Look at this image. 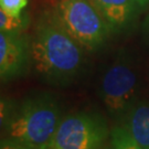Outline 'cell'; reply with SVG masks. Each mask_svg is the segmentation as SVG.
Here are the masks:
<instances>
[{
  "instance_id": "cell-2",
  "label": "cell",
  "mask_w": 149,
  "mask_h": 149,
  "mask_svg": "<svg viewBox=\"0 0 149 149\" xmlns=\"http://www.w3.org/2000/svg\"><path fill=\"white\" fill-rule=\"evenodd\" d=\"M61 118L50 95L29 98L9 123V137L34 149H50Z\"/></svg>"
},
{
  "instance_id": "cell-3",
  "label": "cell",
  "mask_w": 149,
  "mask_h": 149,
  "mask_svg": "<svg viewBox=\"0 0 149 149\" xmlns=\"http://www.w3.org/2000/svg\"><path fill=\"white\" fill-rule=\"evenodd\" d=\"M56 13L70 34L90 51L101 47L111 31L91 0H60Z\"/></svg>"
},
{
  "instance_id": "cell-6",
  "label": "cell",
  "mask_w": 149,
  "mask_h": 149,
  "mask_svg": "<svg viewBox=\"0 0 149 149\" xmlns=\"http://www.w3.org/2000/svg\"><path fill=\"white\" fill-rule=\"evenodd\" d=\"M28 60V47L18 31L0 33V75L7 81L21 74Z\"/></svg>"
},
{
  "instance_id": "cell-5",
  "label": "cell",
  "mask_w": 149,
  "mask_h": 149,
  "mask_svg": "<svg viewBox=\"0 0 149 149\" xmlns=\"http://www.w3.org/2000/svg\"><path fill=\"white\" fill-rule=\"evenodd\" d=\"M137 88V75L125 61H116L102 79V100L108 111L120 113L133 101Z\"/></svg>"
},
{
  "instance_id": "cell-4",
  "label": "cell",
  "mask_w": 149,
  "mask_h": 149,
  "mask_svg": "<svg viewBox=\"0 0 149 149\" xmlns=\"http://www.w3.org/2000/svg\"><path fill=\"white\" fill-rule=\"evenodd\" d=\"M108 130L101 117L79 113L61 119L52 149H100Z\"/></svg>"
},
{
  "instance_id": "cell-7",
  "label": "cell",
  "mask_w": 149,
  "mask_h": 149,
  "mask_svg": "<svg viewBox=\"0 0 149 149\" xmlns=\"http://www.w3.org/2000/svg\"><path fill=\"white\" fill-rule=\"evenodd\" d=\"M105 18L111 29L128 26L148 5V0H91Z\"/></svg>"
},
{
  "instance_id": "cell-10",
  "label": "cell",
  "mask_w": 149,
  "mask_h": 149,
  "mask_svg": "<svg viewBox=\"0 0 149 149\" xmlns=\"http://www.w3.org/2000/svg\"><path fill=\"white\" fill-rule=\"evenodd\" d=\"M22 18H17L0 9V30L1 31H19L22 27Z\"/></svg>"
},
{
  "instance_id": "cell-11",
  "label": "cell",
  "mask_w": 149,
  "mask_h": 149,
  "mask_svg": "<svg viewBox=\"0 0 149 149\" xmlns=\"http://www.w3.org/2000/svg\"><path fill=\"white\" fill-rule=\"evenodd\" d=\"M28 5V0H0V9L11 16L20 18Z\"/></svg>"
},
{
  "instance_id": "cell-9",
  "label": "cell",
  "mask_w": 149,
  "mask_h": 149,
  "mask_svg": "<svg viewBox=\"0 0 149 149\" xmlns=\"http://www.w3.org/2000/svg\"><path fill=\"white\" fill-rule=\"evenodd\" d=\"M109 149H141L125 127H116L111 134Z\"/></svg>"
},
{
  "instance_id": "cell-14",
  "label": "cell",
  "mask_w": 149,
  "mask_h": 149,
  "mask_svg": "<svg viewBox=\"0 0 149 149\" xmlns=\"http://www.w3.org/2000/svg\"><path fill=\"white\" fill-rule=\"evenodd\" d=\"M50 149H52V148H50Z\"/></svg>"
},
{
  "instance_id": "cell-13",
  "label": "cell",
  "mask_w": 149,
  "mask_h": 149,
  "mask_svg": "<svg viewBox=\"0 0 149 149\" xmlns=\"http://www.w3.org/2000/svg\"><path fill=\"white\" fill-rule=\"evenodd\" d=\"M145 23H146L145 26H146V28H147V32L149 33V17H148V19H147V21L145 22Z\"/></svg>"
},
{
  "instance_id": "cell-8",
  "label": "cell",
  "mask_w": 149,
  "mask_h": 149,
  "mask_svg": "<svg viewBox=\"0 0 149 149\" xmlns=\"http://www.w3.org/2000/svg\"><path fill=\"white\" fill-rule=\"evenodd\" d=\"M125 128L141 149H149V105L140 104L129 113Z\"/></svg>"
},
{
  "instance_id": "cell-12",
  "label": "cell",
  "mask_w": 149,
  "mask_h": 149,
  "mask_svg": "<svg viewBox=\"0 0 149 149\" xmlns=\"http://www.w3.org/2000/svg\"><path fill=\"white\" fill-rule=\"evenodd\" d=\"M0 149H34L29 147L27 145L22 144L20 141H17L12 138H7V139H2L1 141V146H0Z\"/></svg>"
},
{
  "instance_id": "cell-1",
  "label": "cell",
  "mask_w": 149,
  "mask_h": 149,
  "mask_svg": "<svg viewBox=\"0 0 149 149\" xmlns=\"http://www.w3.org/2000/svg\"><path fill=\"white\" fill-rule=\"evenodd\" d=\"M82 45L70 34L58 13L42 17L31 43V56L40 74L55 82H66L83 64Z\"/></svg>"
}]
</instances>
